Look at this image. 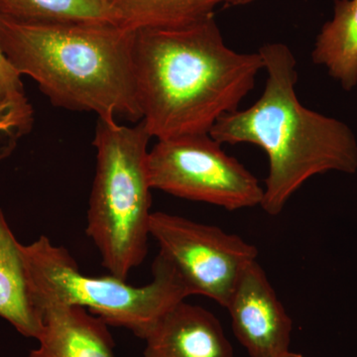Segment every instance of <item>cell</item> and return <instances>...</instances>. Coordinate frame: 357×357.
Here are the masks:
<instances>
[{
	"label": "cell",
	"instance_id": "1",
	"mask_svg": "<svg viewBox=\"0 0 357 357\" xmlns=\"http://www.w3.org/2000/svg\"><path fill=\"white\" fill-rule=\"evenodd\" d=\"M133 55L141 121L157 140L210 134L220 117L239 109L264 70L258 52L227 46L215 14L136 30Z\"/></svg>",
	"mask_w": 357,
	"mask_h": 357
},
{
	"label": "cell",
	"instance_id": "13",
	"mask_svg": "<svg viewBox=\"0 0 357 357\" xmlns=\"http://www.w3.org/2000/svg\"><path fill=\"white\" fill-rule=\"evenodd\" d=\"M117 24L136 30L175 27L215 14L218 6H243L256 0H105Z\"/></svg>",
	"mask_w": 357,
	"mask_h": 357
},
{
	"label": "cell",
	"instance_id": "7",
	"mask_svg": "<svg viewBox=\"0 0 357 357\" xmlns=\"http://www.w3.org/2000/svg\"><path fill=\"white\" fill-rule=\"evenodd\" d=\"M149 232L190 295L204 296L223 307L245 268L257 260V249L243 237L180 215L152 213Z\"/></svg>",
	"mask_w": 357,
	"mask_h": 357
},
{
	"label": "cell",
	"instance_id": "16",
	"mask_svg": "<svg viewBox=\"0 0 357 357\" xmlns=\"http://www.w3.org/2000/svg\"><path fill=\"white\" fill-rule=\"evenodd\" d=\"M279 357H305L304 356H302V354H297V352H293V351H288L286 352L285 354H283V356H279Z\"/></svg>",
	"mask_w": 357,
	"mask_h": 357
},
{
	"label": "cell",
	"instance_id": "2",
	"mask_svg": "<svg viewBox=\"0 0 357 357\" xmlns=\"http://www.w3.org/2000/svg\"><path fill=\"white\" fill-rule=\"evenodd\" d=\"M267 79L259 100L248 109L220 117L210 135L220 144L249 143L269 162L261 208L279 215L289 199L319 174L357 172V139L340 119L304 107L296 93L297 60L287 45L260 47Z\"/></svg>",
	"mask_w": 357,
	"mask_h": 357
},
{
	"label": "cell",
	"instance_id": "15",
	"mask_svg": "<svg viewBox=\"0 0 357 357\" xmlns=\"http://www.w3.org/2000/svg\"><path fill=\"white\" fill-rule=\"evenodd\" d=\"M21 77L0 48V161L13 153L34 122Z\"/></svg>",
	"mask_w": 357,
	"mask_h": 357
},
{
	"label": "cell",
	"instance_id": "10",
	"mask_svg": "<svg viewBox=\"0 0 357 357\" xmlns=\"http://www.w3.org/2000/svg\"><path fill=\"white\" fill-rule=\"evenodd\" d=\"M39 317V347L30 357H116L109 325L88 310L53 305Z\"/></svg>",
	"mask_w": 357,
	"mask_h": 357
},
{
	"label": "cell",
	"instance_id": "6",
	"mask_svg": "<svg viewBox=\"0 0 357 357\" xmlns=\"http://www.w3.org/2000/svg\"><path fill=\"white\" fill-rule=\"evenodd\" d=\"M210 134L157 141L148 154L152 189L227 211L261 206L258 178Z\"/></svg>",
	"mask_w": 357,
	"mask_h": 357
},
{
	"label": "cell",
	"instance_id": "4",
	"mask_svg": "<svg viewBox=\"0 0 357 357\" xmlns=\"http://www.w3.org/2000/svg\"><path fill=\"white\" fill-rule=\"evenodd\" d=\"M142 121L134 126L98 119L93 145L96 171L86 234L110 274L128 280L147 255L151 217L148 143Z\"/></svg>",
	"mask_w": 357,
	"mask_h": 357
},
{
	"label": "cell",
	"instance_id": "12",
	"mask_svg": "<svg viewBox=\"0 0 357 357\" xmlns=\"http://www.w3.org/2000/svg\"><path fill=\"white\" fill-rule=\"evenodd\" d=\"M312 59L344 91L356 88L357 0H335L332 20L317 36Z\"/></svg>",
	"mask_w": 357,
	"mask_h": 357
},
{
	"label": "cell",
	"instance_id": "9",
	"mask_svg": "<svg viewBox=\"0 0 357 357\" xmlns=\"http://www.w3.org/2000/svg\"><path fill=\"white\" fill-rule=\"evenodd\" d=\"M144 340L143 357H234L217 317L185 301L167 312Z\"/></svg>",
	"mask_w": 357,
	"mask_h": 357
},
{
	"label": "cell",
	"instance_id": "5",
	"mask_svg": "<svg viewBox=\"0 0 357 357\" xmlns=\"http://www.w3.org/2000/svg\"><path fill=\"white\" fill-rule=\"evenodd\" d=\"M22 255L30 299L38 316L40 310L53 305L82 307L107 325L128 328L144 340L167 312L191 296L159 253L152 266L153 280L140 287L112 274L82 273L67 249L54 245L46 236L22 245Z\"/></svg>",
	"mask_w": 357,
	"mask_h": 357
},
{
	"label": "cell",
	"instance_id": "14",
	"mask_svg": "<svg viewBox=\"0 0 357 357\" xmlns=\"http://www.w3.org/2000/svg\"><path fill=\"white\" fill-rule=\"evenodd\" d=\"M0 17L22 23H116L105 0H0Z\"/></svg>",
	"mask_w": 357,
	"mask_h": 357
},
{
	"label": "cell",
	"instance_id": "3",
	"mask_svg": "<svg viewBox=\"0 0 357 357\" xmlns=\"http://www.w3.org/2000/svg\"><path fill=\"white\" fill-rule=\"evenodd\" d=\"M135 31L109 22L22 23L0 17V48L52 105L103 121L142 114L134 74Z\"/></svg>",
	"mask_w": 357,
	"mask_h": 357
},
{
	"label": "cell",
	"instance_id": "11",
	"mask_svg": "<svg viewBox=\"0 0 357 357\" xmlns=\"http://www.w3.org/2000/svg\"><path fill=\"white\" fill-rule=\"evenodd\" d=\"M0 317L27 337H38L41 321L28 288L22 244L0 208Z\"/></svg>",
	"mask_w": 357,
	"mask_h": 357
},
{
	"label": "cell",
	"instance_id": "8",
	"mask_svg": "<svg viewBox=\"0 0 357 357\" xmlns=\"http://www.w3.org/2000/svg\"><path fill=\"white\" fill-rule=\"evenodd\" d=\"M225 307L249 356L279 357L290 351L292 319L257 260L239 277Z\"/></svg>",
	"mask_w": 357,
	"mask_h": 357
}]
</instances>
